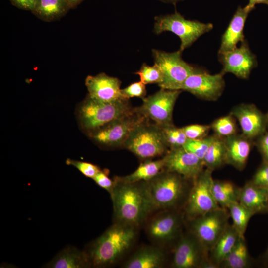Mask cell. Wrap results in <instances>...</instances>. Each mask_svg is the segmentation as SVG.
Listing matches in <instances>:
<instances>
[{"mask_svg": "<svg viewBox=\"0 0 268 268\" xmlns=\"http://www.w3.org/2000/svg\"><path fill=\"white\" fill-rule=\"evenodd\" d=\"M227 209L232 221V225L240 235L244 236L248 223L255 213L239 201L232 203Z\"/></svg>", "mask_w": 268, "mask_h": 268, "instance_id": "30", "label": "cell"}, {"mask_svg": "<svg viewBox=\"0 0 268 268\" xmlns=\"http://www.w3.org/2000/svg\"><path fill=\"white\" fill-rule=\"evenodd\" d=\"M162 158L165 170L177 173L187 180L195 179L204 166L202 160L182 147L170 149Z\"/></svg>", "mask_w": 268, "mask_h": 268, "instance_id": "16", "label": "cell"}, {"mask_svg": "<svg viewBox=\"0 0 268 268\" xmlns=\"http://www.w3.org/2000/svg\"><path fill=\"white\" fill-rule=\"evenodd\" d=\"M228 209L219 207L187 221L189 231L209 251L215 245L229 224Z\"/></svg>", "mask_w": 268, "mask_h": 268, "instance_id": "10", "label": "cell"}, {"mask_svg": "<svg viewBox=\"0 0 268 268\" xmlns=\"http://www.w3.org/2000/svg\"><path fill=\"white\" fill-rule=\"evenodd\" d=\"M213 27L211 23L187 20L175 12L155 17L154 32L159 34L164 31H170L177 35L181 40L179 50L183 51L200 36L211 31Z\"/></svg>", "mask_w": 268, "mask_h": 268, "instance_id": "8", "label": "cell"}, {"mask_svg": "<svg viewBox=\"0 0 268 268\" xmlns=\"http://www.w3.org/2000/svg\"><path fill=\"white\" fill-rule=\"evenodd\" d=\"M66 164L74 167L83 175L92 179L101 170L98 166L90 162H84L70 158L66 161Z\"/></svg>", "mask_w": 268, "mask_h": 268, "instance_id": "35", "label": "cell"}, {"mask_svg": "<svg viewBox=\"0 0 268 268\" xmlns=\"http://www.w3.org/2000/svg\"><path fill=\"white\" fill-rule=\"evenodd\" d=\"M218 54L219 61L223 67V74L229 72L238 78L247 79L257 65L256 56L245 40L232 50Z\"/></svg>", "mask_w": 268, "mask_h": 268, "instance_id": "15", "label": "cell"}, {"mask_svg": "<svg viewBox=\"0 0 268 268\" xmlns=\"http://www.w3.org/2000/svg\"><path fill=\"white\" fill-rule=\"evenodd\" d=\"M137 227L114 223L84 250L91 267L105 268L119 261L133 245Z\"/></svg>", "mask_w": 268, "mask_h": 268, "instance_id": "2", "label": "cell"}, {"mask_svg": "<svg viewBox=\"0 0 268 268\" xmlns=\"http://www.w3.org/2000/svg\"><path fill=\"white\" fill-rule=\"evenodd\" d=\"M250 182L258 187L268 189V163L264 162Z\"/></svg>", "mask_w": 268, "mask_h": 268, "instance_id": "39", "label": "cell"}, {"mask_svg": "<svg viewBox=\"0 0 268 268\" xmlns=\"http://www.w3.org/2000/svg\"><path fill=\"white\" fill-rule=\"evenodd\" d=\"M121 93L124 97L128 100L132 97H139L143 99L146 94L145 84L140 81L133 83L121 89Z\"/></svg>", "mask_w": 268, "mask_h": 268, "instance_id": "37", "label": "cell"}, {"mask_svg": "<svg viewBox=\"0 0 268 268\" xmlns=\"http://www.w3.org/2000/svg\"><path fill=\"white\" fill-rule=\"evenodd\" d=\"M181 91L163 88L142 99L139 111L149 121L160 127L173 125V112L175 102Z\"/></svg>", "mask_w": 268, "mask_h": 268, "instance_id": "11", "label": "cell"}, {"mask_svg": "<svg viewBox=\"0 0 268 268\" xmlns=\"http://www.w3.org/2000/svg\"><path fill=\"white\" fill-rule=\"evenodd\" d=\"M259 146L265 162L268 163V133L261 137Z\"/></svg>", "mask_w": 268, "mask_h": 268, "instance_id": "40", "label": "cell"}, {"mask_svg": "<svg viewBox=\"0 0 268 268\" xmlns=\"http://www.w3.org/2000/svg\"><path fill=\"white\" fill-rule=\"evenodd\" d=\"M184 219L183 212L176 209L166 210L150 220L146 227L147 234L158 245L169 244L180 237Z\"/></svg>", "mask_w": 268, "mask_h": 268, "instance_id": "12", "label": "cell"}, {"mask_svg": "<svg viewBox=\"0 0 268 268\" xmlns=\"http://www.w3.org/2000/svg\"><path fill=\"white\" fill-rule=\"evenodd\" d=\"M85 84L91 98L102 102H112L125 99L121 93V81L104 73L88 75Z\"/></svg>", "mask_w": 268, "mask_h": 268, "instance_id": "17", "label": "cell"}, {"mask_svg": "<svg viewBox=\"0 0 268 268\" xmlns=\"http://www.w3.org/2000/svg\"><path fill=\"white\" fill-rule=\"evenodd\" d=\"M149 120L135 108L131 113L118 119L90 134L87 136L103 148L123 146L131 134L139 125Z\"/></svg>", "mask_w": 268, "mask_h": 268, "instance_id": "6", "label": "cell"}, {"mask_svg": "<svg viewBox=\"0 0 268 268\" xmlns=\"http://www.w3.org/2000/svg\"><path fill=\"white\" fill-rule=\"evenodd\" d=\"M240 188L229 181L214 180L212 191L218 205L227 208L233 202L238 201Z\"/></svg>", "mask_w": 268, "mask_h": 268, "instance_id": "29", "label": "cell"}, {"mask_svg": "<svg viewBox=\"0 0 268 268\" xmlns=\"http://www.w3.org/2000/svg\"><path fill=\"white\" fill-rule=\"evenodd\" d=\"M110 194L115 223L137 227L154 210L145 181L125 183L114 178Z\"/></svg>", "mask_w": 268, "mask_h": 268, "instance_id": "1", "label": "cell"}, {"mask_svg": "<svg viewBox=\"0 0 268 268\" xmlns=\"http://www.w3.org/2000/svg\"><path fill=\"white\" fill-rule=\"evenodd\" d=\"M226 163L243 169L249 156L251 145L247 138L236 134L226 137Z\"/></svg>", "mask_w": 268, "mask_h": 268, "instance_id": "23", "label": "cell"}, {"mask_svg": "<svg viewBox=\"0 0 268 268\" xmlns=\"http://www.w3.org/2000/svg\"><path fill=\"white\" fill-rule=\"evenodd\" d=\"M164 170L163 158L158 160H146L141 163L132 173L125 176H116L114 178L125 183L148 181Z\"/></svg>", "mask_w": 268, "mask_h": 268, "instance_id": "26", "label": "cell"}, {"mask_svg": "<svg viewBox=\"0 0 268 268\" xmlns=\"http://www.w3.org/2000/svg\"><path fill=\"white\" fill-rule=\"evenodd\" d=\"M159 0L164 2L175 3L176 2H178L180 1H182L183 0Z\"/></svg>", "mask_w": 268, "mask_h": 268, "instance_id": "45", "label": "cell"}, {"mask_svg": "<svg viewBox=\"0 0 268 268\" xmlns=\"http://www.w3.org/2000/svg\"><path fill=\"white\" fill-rule=\"evenodd\" d=\"M202 161L204 166L212 171L226 163L225 140L219 136H214L205 153Z\"/></svg>", "mask_w": 268, "mask_h": 268, "instance_id": "28", "label": "cell"}, {"mask_svg": "<svg viewBox=\"0 0 268 268\" xmlns=\"http://www.w3.org/2000/svg\"><path fill=\"white\" fill-rule=\"evenodd\" d=\"M266 118L267 124H268V113L266 116Z\"/></svg>", "mask_w": 268, "mask_h": 268, "instance_id": "47", "label": "cell"}, {"mask_svg": "<svg viewBox=\"0 0 268 268\" xmlns=\"http://www.w3.org/2000/svg\"><path fill=\"white\" fill-rule=\"evenodd\" d=\"M212 172L208 168L203 170L193 180L184 207V216L187 221L220 207L212 191Z\"/></svg>", "mask_w": 268, "mask_h": 268, "instance_id": "7", "label": "cell"}, {"mask_svg": "<svg viewBox=\"0 0 268 268\" xmlns=\"http://www.w3.org/2000/svg\"><path fill=\"white\" fill-rule=\"evenodd\" d=\"M69 5L71 9L77 7L83 0H66Z\"/></svg>", "mask_w": 268, "mask_h": 268, "instance_id": "43", "label": "cell"}, {"mask_svg": "<svg viewBox=\"0 0 268 268\" xmlns=\"http://www.w3.org/2000/svg\"><path fill=\"white\" fill-rule=\"evenodd\" d=\"M251 11L246 6L238 7L222 36L218 53L232 50L237 47L239 42L242 43L245 40L244 27L247 16Z\"/></svg>", "mask_w": 268, "mask_h": 268, "instance_id": "19", "label": "cell"}, {"mask_svg": "<svg viewBox=\"0 0 268 268\" xmlns=\"http://www.w3.org/2000/svg\"><path fill=\"white\" fill-rule=\"evenodd\" d=\"M265 4L268 6V0H249V2L246 6L252 11L257 4Z\"/></svg>", "mask_w": 268, "mask_h": 268, "instance_id": "42", "label": "cell"}, {"mask_svg": "<svg viewBox=\"0 0 268 268\" xmlns=\"http://www.w3.org/2000/svg\"><path fill=\"white\" fill-rule=\"evenodd\" d=\"M165 255L160 247L144 246L136 251L124 263L125 268H159L165 262Z\"/></svg>", "mask_w": 268, "mask_h": 268, "instance_id": "21", "label": "cell"}, {"mask_svg": "<svg viewBox=\"0 0 268 268\" xmlns=\"http://www.w3.org/2000/svg\"><path fill=\"white\" fill-rule=\"evenodd\" d=\"M239 202L255 213H268V189L250 182L240 188Z\"/></svg>", "mask_w": 268, "mask_h": 268, "instance_id": "20", "label": "cell"}, {"mask_svg": "<svg viewBox=\"0 0 268 268\" xmlns=\"http://www.w3.org/2000/svg\"><path fill=\"white\" fill-rule=\"evenodd\" d=\"M211 127L199 124L190 125L181 128L188 139H197L205 137Z\"/></svg>", "mask_w": 268, "mask_h": 268, "instance_id": "36", "label": "cell"}, {"mask_svg": "<svg viewBox=\"0 0 268 268\" xmlns=\"http://www.w3.org/2000/svg\"><path fill=\"white\" fill-rule=\"evenodd\" d=\"M213 137L211 136L197 139H188L182 147L202 160Z\"/></svg>", "mask_w": 268, "mask_h": 268, "instance_id": "33", "label": "cell"}, {"mask_svg": "<svg viewBox=\"0 0 268 268\" xmlns=\"http://www.w3.org/2000/svg\"><path fill=\"white\" fill-rule=\"evenodd\" d=\"M48 268H85L91 267L84 251L69 246L59 252L54 258L46 264Z\"/></svg>", "mask_w": 268, "mask_h": 268, "instance_id": "22", "label": "cell"}, {"mask_svg": "<svg viewBox=\"0 0 268 268\" xmlns=\"http://www.w3.org/2000/svg\"><path fill=\"white\" fill-rule=\"evenodd\" d=\"M182 52L179 50L174 52L153 49L154 64L161 70L163 80L158 85L161 88L168 90H180L186 79L199 69L184 61Z\"/></svg>", "mask_w": 268, "mask_h": 268, "instance_id": "9", "label": "cell"}, {"mask_svg": "<svg viewBox=\"0 0 268 268\" xmlns=\"http://www.w3.org/2000/svg\"><path fill=\"white\" fill-rule=\"evenodd\" d=\"M262 262L265 265H268V247L263 253L261 258Z\"/></svg>", "mask_w": 268, "mask_h": 268, "instance_id": "44", "label": "cell"}, {"mask_svg": "<svg viewBox=\"0 0 268 268\" xmlns=\"http://www.w3.org/2000/svg\"><path fill=\"white\" fill-rule=\"evenodd\" d=\"M187 180L177 173L164 170L151 180L145 181L153 209H176L187 198L190 190Z\"/></svg>", "mask_w": 268, "mask_h": 268, "instance_id": "4", "label": "cell"}, {"mask_svg": "<svg viewBox=\"0 0 268 268\" xmlns=\"http://www.w3.org/2000/svg\"><path fill=\"white\" fill-rule=\"evenodd\" d=\"M208 259L209 251L189 231L178 239L171 266L174 268H201Z\"/></svg>", "mask_w": 268, "mask_h": 268, "instance_id": "13", "label": "cell"}, {"mask_svg": "<svg viewBox=\"0 0 268 268\" xmlns=\"http://www.w3.org/2000/svg\"><path fill=\"white\" fill-rule=\"evenodd\" d=\"M70 9L66 0H38L31 11L41 20L51 22L62 18Z\"/></svg>", "mask_w": 268, "mask_h": 268, "instance_id": "24", "label": "cell"}, {"mask_svg": "<svg viewBox=\"0 0 268 268\" xmlns=\"http://www.w3.org/2000/svg\"><path fill=\"white\" fill-rule=\"evenodd\" d=\"M161 128L170 149L183 147L188 139L181 128H178L171 125L162 127Z\"/></svg>", "mask_w": 268, "mask_h": 268, "instance_id": "31", "label": "cell"}, {"mask_svg": "<svg viewBox=\"0 0 268 268\" xmlns=\"http://www.w3.org/2000/svg\"><path fill=\"white\" fill-rule=\"evenodd\" d=\"M37 0H30V11L32 9Z\"/></svg>", "mask_w": 268, "mask_h": 268, "instance_id": "46", "label": "cell"}, {"mask_svg": "<svg viewBox=\"0 0 268 268\" xmlns=\"http://www.w3.org/2000/svg\"><path fill=\"white\" fill-rule=\"evenodd\" d=\"M109 171L108 169L101 170L93 178L95 183L100 187L106 190L110 194L115 185L114 180L109 177Z\"/></svg>", "mask_w": 268, "mask_h": 268, "instance_id": "38", "label": "cell"}, {"mask_svg": "<svg viewBox=\"0 0 268 268\" xmlns=\"http://www.w3.org/2000/svg\"><path fill=\"white\" fill-rule=\"evenodd\" d=\"M211 127L219 136H229L235 134L236 126L231 116H226L215 120Z\"/></svg>", "mask_w": 268, "mask_h": 268, "instance_id": "34", "label": "cell"}, {"mask_svg": "<svg viewBox=\"0 0 268 268\" xmlns=\"http://www.w3.org/2000/svg\"><path fill=\"white\" fill-rule=\"evenodd\" d=\"M123 146L145 160L164 155L169 150L161 127L149 120L135 129Z\"/></svg>", "mask_w": 268, "mask_h": 268, "instance_id": "5", "label": "cell"}, {"mask_svg": "<svg viewBox=\"0 0 268 268\" xmlns=\"http://www.w3.org/2000/svg\"><path fill=\"white\" fill-rule=\"evenodd\" d=\"M251 259L244 236H239L235 245L220 266L222 268H246Z\"/></svg>", "mask_w": 268, "mask_h": 268, "instance_id": "27", "label": "cell"}, {"mask_svg": "<svg viewBox=\"0 0 268 268\" xmlns=\"http://www.w3.org/2000/svg\"><path fill=\"white\" fill-rule=\"evenodd\" d=\"M11 4L22 10H30V0H9Z\"/></svg>", "mask_w": 268, "mask_h": 268, "instance_id": "41", "label": "cell"}, {"mask_svg": "<svg viewBox=\"0 0 268 268\" xmlns=\"http://www.w3.org/2000/svg\"><path fill=\"white\" fill-rule=\"evenodd\" d=\"M129 100L112 102L96 100L87 95L75 109V116L80 130L88 135L109 123L134 110Z\"/></svg>", "mask_w": 268, "mask_h": 268, "instance_id": "3", "label": "cell"}, {"mask_svg": "<svg viewBox=\"0 0 268 268\" xmlns=\"http://www.w3.org/2000/svg\"><path fill=\"white\" fill-rule=\"evenodd\" d=\"M239 236L237 231L232 224L227 228L219 238L215 245L209 251V260L217 267L229 254L235 245Z\"/></svg>", "mask_w": 268, "mask_h": 268, "instance_id": "25", "label": "cell"}, {"mask_svg": "<svg viewBox=\"0 0 268 268\" xmlns=\"http://www.w3.org/2000/svg\"><path fill=\"white\" fill-rule=\"evenodd\" d=\"M135 74L139 76L140 81L145 85L153 83L159 85L163 80L162 72L155 64L153 66L143 64Z\"/></svg>", "mask_w": 268, "mask_h": 268, "instance_id": "32", "label": "cell"}, {"mask_svg": "<svg viewBox=\"0 0 268 268\" xmlns=\"http://www.w3.org/2000/svg\"><path fill=\"white\" fill-rule=\"evenodd\" d=\"M232 114L238 119L246 138H254L265 131L267 124L266 117L255 106L241 104L232 110Z\"/></svg>", "mask_w": 268, "mask_h": 268, "instance_id": "18", "label": "cell"}, {"mask_svg": "<svg viewBox=\"0 0 268 268\" xmlns=\"http://www.w3.org/2000/svg\"><path fill=\"white\" fill-rule=\"evenodd\" d=\"M224 87L222 72L212 75L199 69L186 79L181 90L187 91L201 99L213 101L221 95Z\"/></svg>", "mask_w": 268, "mask_h": 268, "instance_id": "14", "label": "cell"}]
</instances>
